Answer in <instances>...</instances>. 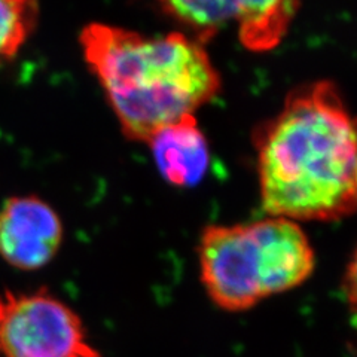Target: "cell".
Returning <instances> with one entry per match:
<instances>
[{
  "instance_id": "cell-1",
  "label": "cell",
  "mask_w": 357,
  "mask_h": 357,
  "mask_svg": "<svg viewBox=\"0 0 357 357\" xmlns=\"http://www.w3.org/2000/svg\"><path fill=\"white\" fill-rule=\"evenodd\" d=\"M266 216L337 222L357 203L356 128L338 86H295L280 110L252 132Z\"/></svg>"
},
{
  "instance_id": "cell-2",
  "label": "cell",
  "mask_w": 357,
  "mask_h": 357,
  "mask_svg": "<svg viewBox=\"0 0 357 357\" xmlns=\"http://www.w3.org/2000/svg\"><path fill=\"white\" fill-rule=\"evenodd\" d=\"M88 69L102 86L121 132L144 143L165 126L213 102L222 77L206 45L186 35H144L89 22L79 33Z\"/></svg>"
},
{
  "instance_id": "cell-3",
  "label": "cell",
  "mask_w": 357,
  "mask_h": 357,
  "mask_svg": "<svg viewBox=\"0 0 357 357\" xmlns=\"http://www.w3.org/2000/svg\"><path fill=\"white\" fill-rule=\"evenodd\" d=\"M199 278L215 305L248 311L264 299L304 284L316 252L299 223L284 218L208 225L198 243Z\"/></svg>"
},
{
  "instance_id": "cell-4",
  "label": "cell",
  "mask_w": 357,
  "mask_h": 357,
  "mask_svg": "<svg viewBox=\"0 0 357 357\" xmlns=\"http://www.w3.org/2000/svg\"><path fill=\"white\" fill-rule=\"evenodd\" d=\"M0 357H103L79 314L50 290L0 294Z\"/></svg>"
},
{
  "instance_id": "cell-5",
  "label": "cell",
  "mask_w": 357,
  "mask_h": 357,
  "mask_svg": "<svg viewBox=\"0 0 357 357\" xmlns=\"http://www.w3.org/2000/svg\"><path fill=\"white\" fill-rule=\"evenodd\" d=\"M186 35L207 43L223 30H234L252 52L280 45L298 15L301 0H155Z\"/></svg>"
},
{
  "instance_id": "cell-6",
  "label": "cell",
  "mask_w": 357,
  "mask_h": 357,
  "mask_svg": "<svg viewBox=\"0 0 357 357\" xmlns=\"http://www.w3.org/2000/svg\"><path fill=\"white\" fill-rule=\"evenodd\" d=\"M63 237L59 213L36 195L13 197L0 207V256L18 270L35 271L48 265Z\"/></svg>"
},
{
  "instance_id": "cell-7",
  "label": "cell",
  "mask_w": 357,
  "mask_h": 357,
  "mask_svg": "<svg viewBox=\"0 0 357 357\" xmlns=\"http://www.w3.org/2000/svg\"><path fill=\"white\" fill-rule=\"evenodd\" d=\"M164 181L177 188H194L207 174L210 149L195 115L165 126L146 142Z\"/></svg>"
},
{
  "instance_id": "cell-8",
  "label": "cell",
  "mask_w": 357,
  "mask_h": 357,
  "mask_svg": "<svg viewBox=\"0 0 357 357\" xmlns=\"http://www.w3.org/2000/svg\"><path fill=\"white\" fill-rule=\"evenodd\" d=\"M38 21L39 0H0V67L17 57Z\"/></svg>"
}]
</instances>
